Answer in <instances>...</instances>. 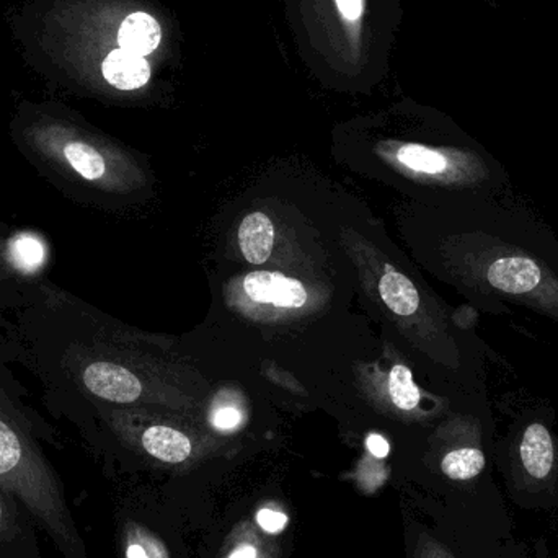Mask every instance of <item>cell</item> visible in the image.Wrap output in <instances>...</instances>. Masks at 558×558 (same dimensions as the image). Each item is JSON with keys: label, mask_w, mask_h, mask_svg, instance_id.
<instances>
[{"label": "cell", "mask_w": 558, "mask_h": 558, "mask_svg": "<svg viewBox=\"0 0 558 558\" xmlns=\"http://www.w3.org/2000/svg\"><path fill=\"white\" fill-rule=\"evenodd\" d=\"M12 410L0 387V490L22 501L68 558H81V539L61 487Z\"/></svg>", "instance_id": "6da1fadb"}, {"label": "cell", "mask_w": 558, "mask_h": 558, "mask_svg": "<svg viewBox=\"0 0 558 558\" xmlns=\"http://www.w3.org/2000/svg\"><path fill=\"white\" fill-rule=\"evenodd\" d=\"M5 257L16 278L29 286L39 281V274L48 264L49 247L36 232L19 231L7 238Z\"/></svg>", "instance_id": "7a4b0ae2"}, {"label": "cell", "mask_w": 558, "mask_h": 558, "mask_svg": "<svg viewBox=\"0 0 558 558\" xmlns=\"http://www.w3.org/2000/svg\"><path fill=\"white\" fill-rule=\"evenodd\" d=\"M244 289L252 301L275 304L278 307H302L307 291L298 279L275 271H254L244 279Z\"/></svg>", "instance_id": "3957f363"}, {"label": "cell", "mask_w": 558, "mask_h": 558, "mask_svg": "<svg viewBox=\"0 0 558 558\" xmlns=\"http://www.w3.org/2000/svg\"><path fill=\"white\" fill-rule=\"evenodd\" d=\"M101 75L111 87L130 92L144 87L150 78L149 62L144 56L118 48L108 52L101 62Z\"/></svg>", "instance_id": "277c9868"}, {"label": "cell", "mask_w": 558, "mask_h": 558, "mask_svg": "<svg viewBox=\"0 0 558 558\" xmlns=\"http://www.w3.org/2000/svg\"><path fill=\"white\" fill-rule=\"evenodd\" d=\"M487 278L500 291L523 294L536 289L543 275L541 268L530 258L507 257L490 265Z\"/></svg>", "instance_id": "5b68a950"}, {"label": "cell", "mask_w": 558, "mask_h": 558, "mask_svg": "<svg viewBox=\"0 0 558 558\" xmlns=\"http://www.w3.org/2000/svg\"><path fill=\"white\" fill-rule=\"evenodd\" d=\"M521 462L531 477L544 481L549 477L556 461L553 436L541 423H533L524 432L520 446Z\"/></svg>", "instance_id": "8992f818"}, {"label": "cell", "mask_w": 558, "mask_h": 558, "mask_svg": "<svg viewBox=\"0 0 558 558\" xmlns=\"http://www.w3.org/2000/svg\"><path fill=\"white\" fill-rule=\"evenodd\" d=\"M162 39L159 22L146 12L128 15L118 29V45L124 51L147 56L156 51Z\"/></svg>", "instance_id": "52a82bcc"}, {"label": "cell", "mask_w": 558, "mask_h": 558, "mask_svg": "<svg viewBox=\"0 0 558 558\" xmlns=\"http://www.w3.org/2000/svg\"><path fill=\"white\" fill-rule=\"evenodd\" d=\"M239 244L248 264H265L275 244V228L270 218L264 213L248 215L239 229Z\"/></svg>", "instance_id": "ba28073f"}, {"label": "cell", "mask_w": 558, "mask_h": 558, "mask_svg": "<svg viewBox=\"0 0 558 558\" xmlns=\"http://www.w3.org/2000/svg\"><path fill=\"white\" fill-rule=\"evenodd\" d=\"M143 448L153 458L170 464H179L189 459L192 442L183 433L169 426H150L144 432Z\"/></svg>", "instance_id": "9c48e42d"}, {"label": "cell", "mask_w": 558, "mask_h": 558, "mask_svg": "<svg viewBox=\"0 0 558 558\" xmlns=\"http://www.w3.org/2000/svg\"><path fill=\"white\" fill-rule=\"evenodd\" d=\"M383 301L393 314L409 317L418 311L420 294L413 282L399 271H387L379 282Z\"/></svg>", "instance_id": "30bf717a"}, {"label": "cell", "mask_w": 558, "mask_h": 558, "mask_svg": "<svg viewBox=\"0 0 558 558\" xmlns=\"http://www.w3.org/2000/svg\"><path fill=\"white\" fill-rule=\"evenodd\" d=\"M485 469V454L477 448H461L442 458L441 471L451 481H472Z\"/></svg>", "instance_id": "8fae6325"}, {"label": "cell", "mask_w": 558, "mask_h": 558, "mask_svg": "<svg viewBox=\"0 0 558 558\" xmlns=\"http://www.w3.org/2000/svg\"><path fill=\"white\" fill-rule=\"evenodd\" d=\"M397 157L403 166L415 172L441 173L448 169V159L441 153L418 144H407L400 147Z\"/></svg>", "instance_id": "7c38bea8"}, {"label": "cell", "mask_w": 558, "mask_h": 558, "mask_svg": "<svg viewBox=\"0 0 558 558\" xmlns=\"http://www.w3.org/2000/svg\"><path fill=\"white\" fill-rule=\"evenodd\" d=\"M5 241L7 238L0 228V307L20 308L25 302L28 286L23 284L9 267L5 257Z\"/></svg>", "instance_id": "4fadbf2b"}, {"label": "cell", "mask_w": 558, "mask_h": 558, "mask_svg": "<svg viewBox=\"0 0 558 558\" xmlns=\"http://www.w3.org/2000/svg\"><path fill=\"white\" fill-rule=\"evenodd\" d=\"M389 393L392 402L399 409L413 410L420 402V390L412 379V371L402 364H397L389 376Z\"/></svg>", "instance_id": "5bb4252c"}, {"label": "cell", "mask_w": 558, "mask_h": 558, "mask_svg": "<svg viewBox=\"0 0 558 558\" xmlns=\"http://www.w3.org/2000/svg\"><path fill=\"white\" fill-rule=\"evenodd\" d=\"M257 523L267 533L277 534L284 530L288 517L284 513H279V511L270 510V508H264V510L258 511Z\"/></svg>", "instance_id": "9a60e30c"}, {"label": "cell", "mask_w": 558, "mask_h": 558, "mask_svg": "<svg viewBox=\"0 0 558 558\" xmlns=\"http://www.w3.org/2000/svg\"><path fill=\"white\" fill-rule=\"evenodd\" d=\"M242 415L239 410L232 409V407H225V409H219L218 412L213 416V425L218 429H222V432H228V429L238 428L241 425Z\"/></svg>", "instance_id": "2e32d148"}, {"label": "cell", "mask_w": 558, "mask_h": 558, "mask_svg": "<svg viewBox=\"0 0 558 558\" xmlns=\"http://www.w3.org/2000/svg\"><path fill=\"white\" fill-rule=\"evenodd\" d=\"M341 15L347 20H357L363 15L364 0H335Z\"/></svg>", "instance_id": "e0dca14e"}, {"label": "cell", "mask_w": 558, "mask_h": 558, "mask_svg": "<svg viewBox=\"0 0 558 558\" xmlns=\"http://www.w3.org/2000/svg\"><path fill=\"white\" fill-rule=\"evenodd\" d=\"M366 445L371 454L376 456V458L384 459L389 456L390 446L383 436L371 435L369 438H367Z\"/></svg>", "instance_id": "ac0fdd59"}, {"label": "cell", "mask_w": 558, "mask_h": 558, "mask_svg": "<svg viewBox=\"0 0 558 558\" xmlns=\"http://www.w3.org/2000/svg\"><path fill=\"white\" fill-rule=\"evenodd\" d=\"M229 558H257V550L252 546H244L241 549L235 550Z\"/></svg>", "instance_id": "d6986e66"}, {"label": "cell", "mask_w": 558, "mask_h": 558, "mask_svg": "<svg viewBox=\"0 0 558 558\" xmlns=\"http://www.w3.org/2000/svg\"><path fill=\"white\" fill-rule=\"evenodd\" d=\"M128 558H149L147 557L146 550H144L143 546H140V544H131L130 547H128L126 553Z\"/></svg>", "instance_id": "ffe728a7"}, {"label": "cell", "mask_w": 558, "mask_h": 558, "mask_svg": "<svg viewBox=\"0 0 558 558\" xmlns=\"http://www.w3.org/2000/svg\"><path fill=\"white\" fill-rule=\"evenodd\" d=\"M3 518H5V507H3L2 498H0V524L3 523Z\"/></svg>", "instance_id": "44dd1931"}, {"label": "cell", "mask_w": 558, "mask_h": 558, "mask_svg": "<svg viewBox=\"0 0 558 558\" xmlns=\"http://www.w3.org/2000/svg\"><path fill=\"white\" fill-rule=\"evenodd\" d=\"M441 558H451V557H441Z\"/></svg>", "instance_id": "7402d4cb"}]
</instances>
